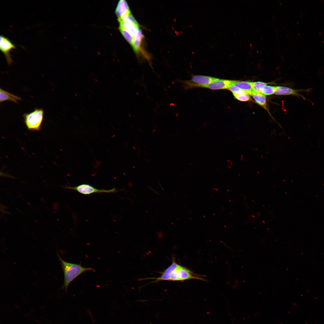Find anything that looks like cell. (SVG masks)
I'll return each mask as SVG.
<instances>
[{
  "mask_svg": "<svg viewBox=\"0 0 324 324\" xmlns=\"http://www.w3.org/2000/svg\"><path fill=\"white\" fill-rule=\"evenodd\" d=\"M203 276L193 273L187 267L177 263L175 259L173 258L171 264L162 272L160 276L157 278H148L153 279L152 282L161 281H180L190 279H196L206 281Z\"/></svg>",
  "mask_w": 324,
  "mask_h": 324,
  "instance_id": "1",
  "label": "cell"
},
{
  "mask_svg": "<svg viewBox=\"0 0 324 324\" xmlns=\"http://www.w3.org/2000/svg\"><path fill=\"white\" fill-rule=\"evenodd\" d=\"M59 259L63 271L64 275V282L62 289L67 292L68 287L70 283L83 273L88 271H94L91 267H85L81 264H77L66 261L62 259L58 253Z\"/></svg>",
  "mask_w": 324,
  "mask_h": 324,
  "instance_id": "2",
  "label": "cell"
},
{
  "mask_svg": "<svg viewBox=\"0 0 324 324\" xmlns=\"http://www.w3.org/2000/svg\"><path fill=\"white\" fill-rule=\"evenodd\" d=\"M44 114L41 108H35L32 112L23 115L24 122L27 129L31 131H38L41 129Z\"/></svg>",
  "mask_w": 324,
  "mask_h": 324,
  "instance_id": "3",
  "label": "cell"
},
{
  "mask_svg": "<svg viewBox=\"0 0 324 324\" xmlns=\"http://www.w3.org/2000/svg\"><path fill=\"white\" fill-rule=\"evenodd\" d=\"M65 188L74 190L82 194L88 195L94 193H111L117 191L115 188L109 190L100 189L87 184H82L76 186H64Z\"/></svg>",
  "mask_w": 324,
  "mask_h": 324,
  "instance_id": "4",
  "label": "cell"
},
{
  "mask_svg": "<svg viewBox=\"0 0 324 324\" xmlns=\"http://www.w3.org/2000/svg\"><path fill=\"white\" fill-rule=\"evenodd\" d=\"M220 79L209 76L196 75H193L190 80L183 82L185 88L202 87L211 83L218 81Z\"/></svg>",
  "mask_w": 324,
  "mask_h": 324,
  "instance_id": "5",
  "label": "cell"
},
{
  "mask_svg": "<svg viewBox=\"0 0 324 324\" xmlns=\"http://www.w3.org/2000/svg\"><path fill=\"white\" fill-rule=\"evenodd\" d=\"M0 50L4 54L8 64L10 65L13 63L10 52L16 49V47L8 38L3 35H0Z\"/></svg>",
  "mask_w": 324,
  "mask_h": 324,
  "instance_id": "6",
  "label": "cell"
},
{
  "mask_svg": "<svg viewBox=\"0 0 324 324\" xmlns=\"http://www.w3.org/2000/svg\"><path fill=\"white\" fill-rule=\"evenodd\" d=\"M312 88H309L306 89H294L288 87L284 86H276L274 94L280 95H294L298 97H301L304 100L306 98L303 95L300 94V92H306L310 93L312 90Z\"/></svg>",
  "mask_w": 324,
  "mask_h": 324,
  "instance_id": "7",
  "label": "cell"
},
{
  "mask_svg": "<svg viewBox=\"0 0 324 324\" xmlns=\"http://www.w3.org/2000/svg\"><path fill=\"white\" fill-rule=\"evenodd\" d=\"M236 81V80L219 79L207 85L203 86L201 87L207 88L212 90L228 89L230 86L234 85Z\"/></svg>",
  "mask_w": 324,
  "mask_h": 324,
  "instance_id": "8",
  "label": "cell"
},
{
  "mask_svg": "<svg viewBox=\"0 0 324 324\" xmlns=\"http://www.w3.org/2000/svg\"><path fill=\"white\" fill-rule=\"evenodd\" d=\"M115 14L118 18L131 13L127 2L125 0H120L116 7Z\"/></svg>",
  "mask_w": 324,
  "mask_h": 324,
  "instance_id": "9",
  "label": "cell"
},
{
  "mask_svg": "<svg viewBox=\"0 0 324 324\" xmlns=\"http://www.w3.org/2000/svg\"><path fill=\"white\" fill-rule=\"evenodd\" d=\"M22 98L8 91L0 88V102L1 103L7 101H10L18 104L19 101L21 100Z\"/></svg>",
  "mask_w": 324,
  "mask_h": 324,
  "instance_id": "10",
  "label": "cell"
},
{
  "mask_svg": "<svg viewBox=\"0 0 324 324\" xmlns=\"http://www.w3.org/2000/svg\"><path fill=\"white\" fill-rule=\"evenodd\" d=\"M143 38L144 36L141 30L139 29L134 38V41L132 45L134 50L136 52L138 53L140 51L142 42Z\"/></svg>",
  "mask_w": 324,
  "mask_h": 324,
  "instance_id": "11",
  "label": "cell"
},
{
  "mask_svg": "<svg viewBox=\"0 0 324 324\" xmlns=\"http://www.w3.org/2000/svg\"><path fill=\"white\" fill-rule=\"evenodd\" d=\"M233 85L244 91L250 95L253 92L252 82L236 80Z\"/></svg>",
  "mask_w": 324,
  "mask_h": 324,
  "instance_id": "12",
  "label": "cell"
},
{
  "mask_svg": "<svg viewBox=\"0 0 324 324\" xmlns=\"http://www.w3.org/2000/svg\"><path fill=\"white\" fill-rule=\"evenodd\" d=\"M250 95L259 105L267 110L266 98L265 95L260 93L256 92L253 91Z\"/></svg>",
  "mask_w": 324,
  "mask_h": 324,
  "instance_id": "13",
  "label": "cell"
},
{
  "mask_svg": "<svg viewBox=\"0 0 324 324\" xmlns=\"http://www.w3.org/2000/svg\"><path fill=\"white\" fill-rule=\"evenodd\" d=\"M119 29L125 39L132 45L134 41V38L122 26H119Z\"/></svg>",
  "mask_w": 324,
  "mask_h": 324,
  "instance_id": "14",
  "label": "cell"
},
{
  "mask_svg": "<svg viewBox=\"0 0 324 324\" xmlns=\"http://www.w3.org/2000/svg\"><path fill=\"white\" fill-rule=\"evenodd\" d=\"M276 86L266 85L261 89L260 93L264 95H270L274 93Z\"/></svg>",
  "mask_w": 324,
  "mask_h": 324,
  "instance_id": "15",
  "label": "cell"
},
{
  "mask_svg": "<svg viewBox=\"0 0 324 324\" xmlns=\"http://www.w3.org/2000/svg\"><path fill=\"white\" fill-rule=\"evenodd\" d=\"M252 84L253 91L256 92L260 93L262 88L267 85L268 83L261 82H252Z\"/></svg>",
  "mask_w": 324,
  "mask_h": 324,
  "instance_id": "16",
  "label": "cell"
},
{
  "mask_svg": "<svg viewBox=\"0 0 324 324\" xmlns=\"http://www.w3.org/2000/svg\"><path fill=\"white\" fill-rule=\"evenodd\" d=\"M233 94L236 99L240 101H247L251 100L250 94L247 93L242 94Z\"/></svg>",
  "mask_w": 324,
  "mask_h": 324,
  "instance_id": "17",
  "label": "cell"
},
{
  "mask_svg": "<svg viewBox=\"0 0 324 324\" xmlns=\"http://www.w3.org/2000/svg\"><path fill=\"white\" fill-rule=\"evenodd\" d=\"M228 89L232 92L233 94H242L247 93L244 91L234 85L231 86Z\"/></svg>",
  "mask_w": 324,
  "mask_h": 324,
  "instance_id": "18",
  "label": "cell"
},
{
  "mask_svg": "<svg viewBox=\"0 0 324 324\" xmlns=\"http://www.w3.org/2000/svg\"></svg>",
  "mask_w": 324,
  "mask_h": 324,
  "instance_id": "19",
  "label": "cell"
}]
</instances>
